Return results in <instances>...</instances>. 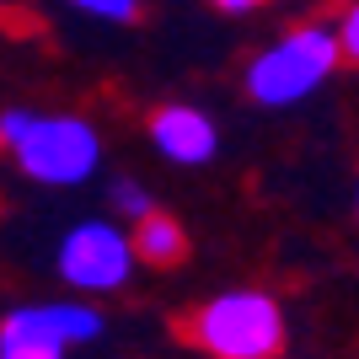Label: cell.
I'll return each instance as SVG.
<instances>
[{
  "mask_svg": "<svg viewBox=\"0 0 359 359\" xmlns=\"http://www.w3.org/2000/svg\"><path fill=\"white\" fill-rule=\"evenodd\" d=\"M338 60H344L338 27H322V22L295 27L247 65V97L263 102V107H295L311 91L327 86V75L338 70Z\"/></svg>",
  "mask_w": 359,
  "mask_h": 359,
  "instance_id": "cell-1",
  "label": "cell"
},
{
  "mask_svg": "<svg viewBox=\"0 0 359 359\" xmlns=\"http://www.w3.org/2000/svg\"><path fill=\"white\" fill-rule=\"evenodd\" d=\"M182 332L215 359H273L285 348V311L263 290H231L198 306Z\"/></svg>",
  "mask_w": 359,
  "mask_h": 359,
  "instance_id": "cell-2",
  "label": "cell"
},
{
  "mask_svg": "<svg viewBox=\"0 0 359 359\" xmlns=\"http://www.w3.org/2000/svg\"><path fill=\"white\" fill-rule=\"evenodd\" d=\"M16 166L43 188H75L102 166V140L81 113H38L22 145L11 150Z\"/></svg>",
  "mask_w": 359,
  "mask_h": 359,
  "instance_id": "cell-3",
  "label": "cell"
},
{
  "mask_svg": "<svg viewBox=\"0 0 359 359\" xmlns=\"http://www.w3.org/2000/svg\"><path fill=\"white\" fill-rule=\"evenodd\" d=\"M135 257V236H123L107 220H86L60 241V279L75 290H118Z\"/></svg>",
  "mask_w": 359,
  "mask_h": 359,
  "instance_id": "cell-4",
  "label": "cell"
},
{
  "mask_svg": "<svg viewBox=\"0 0 359 359\" xmlns=\"http://www.w3.org/2000/svg\"><path fill=\"white\" fill-rule=\"evenodd\" d=\"M150 145L177 166H204V161H215L220 135H215L210 113H198L188 102H166V107L150 113Z\"/></svg>",
  "mask_w": 359,
  "mask_h": 359,
  "instance_id": "cell-5",
  "label": "cell"
},
{
  "mask_svg": "<svg viewBox=\"0 0 359 359\" xmlns=\"http://www.w3.org/2000/svg\"><path fill=\"white\" fill-rule=\"evenodd\" d=\"M16 322H27V327H38L43 338H60V344H86V338H97L102 332V316L91 311V306H81V300H60V306H22V311H11Z\"/></svg>",
  "mask_w": 359,
  "mask_h": 359,
  "instance_id": "cell-6",
  "label": "cell"
},
{
  "mask_svg": "<svg viewBox=\"0 0 359 359\" xmlns=\"http://www.w3.org/2000/svg\"><path fill=\"white\" fill-rule=\"evenodd\" d=\"M135 252L145 257V263H156V269H166V263H177V257L188 252V231H182L172 215L150 210L145 220H135Z\"/></svg>",
  "mask_w": 359,
  "mask_h": 359,
  "instance_id": "cell-7",
  "label": "cell"
},
{
  "mask_svg": "<svg viewBox=\"0 0 359 359\" xmlns=\"http://www.w3.org/2000/svg\"><path fill=\"white\" fill-rule=\"evenodd\" d=\"M60 338H43L38 327H27V322H16V316H6L0 322V359H65Z\"/></svg>",
  "mask_w": 359,
  "mask_h": 359,
  "instance_id": "cell-8",
  "label": "cell"
},
{
  "mask_svg": "<svg viewBox=\"0 0 359 359\" xmlns=\"http://www.w3.org/2000/svg\"><path fill=\"white\" fill-rule=\"evenodd\" d=\"M65 6L97 16V22H135L140 16V0H65Z\"/></svg>",
  "mask_w": 359,
  "mask_h": 359,
  "instance_id": "cell-9",
  "label": "cell"
},
{
  "mask_svg": "<svg viewBox=\"0 0 359 359\" xmlns=\"http://www.w3.org/2000/svg\"><path fill=\"white\" fill-rule=\"evenodd\" d=\"M113 210L129 215V220H145V215H150V194L140 188L135 177H118V182H113Z\"/></svg>",
  "mask_w": 359,
  "mask_h": 359,
  "instance_id": "cell-10",
  "label": "cell"
},
{
  "mask_svg": "<svg viewBox=\"0 0 359 359\" xmlns=\"http://www.w3.org/2000/svg\"><path fill=\"white\" fill-rule=\"evenodd\" d=\"M32 118H38L32 107H6V113H0V145L16 150V145H22V135L32 129Z\"/></svg>",
  "mask_w": 359,
  "mask_h": 359,
  "instance_id": "cell-11",
  "label": "cell"
},
{
  "mask_svg": "<svg viewBox=\"0 0 359 359\" xmlns=\"http://www.w3.org/2000/svg\"><path fill=\"white\" fill-rule=\"evenodd\" d=\"M338 43H344V60L359 65V0H348L338 16Z\"/></svg>",
  "mask_w": 359,
  "mask_h": 359,
  "instance_id": "cell-12",
  "label": "cell"
},
{
  "mask_svg": "<svg viewBox=\"0 0 359 359\" xmlns=\"http://www.w3.org/2000/svg\"><path fill=\"white\" fill-rule=\"evenodd\" d=\"M215 6H225V11H252L257 0H215Z\"/></svg>",
  "mask_w": 359,
  "mask_h": 359,
  "instance_id": "cell-13",
  "label": "cell"
}]
</instances>
